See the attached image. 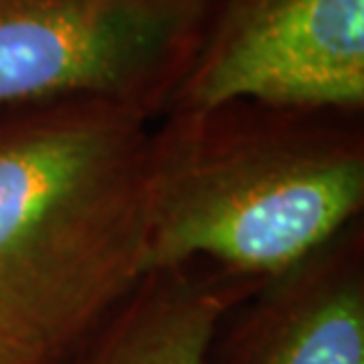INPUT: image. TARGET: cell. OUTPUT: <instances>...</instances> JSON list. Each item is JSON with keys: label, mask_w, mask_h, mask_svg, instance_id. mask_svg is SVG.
<instances>
[{"label": "cell", "mask_w": 364, "mask_h": 364, "mask_svg": "<svg viewBox=\"0 0 364 364\" xmlns=\"http://www.w3.org/2000/svg\"><path fill=\"white\" fill-rule=\"evenodd\" d=\"M210 364H364L362 218L237 305Z\"/></svg>", "instance_id": "5b68a950"}, {"label": "cell", "mask_w": 364, "mask_h": 364, "mask_svg": "<svg viewBox=\"0 0 364 364\" xmlns=\"http://www.w3.org/2000/svg\"><path fill=\"white\" fill-rule=\"evenodd\" d=\"M67 355L36 348L0 326V364H64Z\"/></svg>", "instance_id": "52a82bcc"}, {"label": "cell", "mask_w": 364, "mask_h": 364, "mask_svg": "<svg viewBox=\"0 0 364 364\" xmlns=\"http://www.w3.org/2000/svg\"><path fill=\"white\" fill-rule=\"evenodd\" d=\"M362 210L364 112L253 100L171 112L151 130L144 274L201 260L267 282Z\"/></svg>", "instance_id": "6da1fadb"}, {"label": "cell", "mask_w": 364, "mask_h": 364, "mask_svg": "<svg viewBox=\"0 0 364 364\" xmlns=\"http://www.w3.org/2000/svg\"><path fill=\"white\" fill-rule=\"evenodd\" d=\"M260 284L201 260L147 272L64 364H210L223 322Z\"/></svg>", "instance_id": "8992f818"}, {"label": "cell", "mask_w": 364, "mask_h": 364, "mask_svg": "<svg viewBox=\"0 0 364 364\" xmlns=\"http://www.w3.org/2000/svg\"><path fill=\"white\" fill-rule=\"evenodd\" d=\"M154 123L107 100L0 109V326L67 355L144 277Z\"/></svg>", "instance_id": "7a4b0ae2"}, {"label": "cell", "mask_w": 364, "mask_h": 364, "mask_svg": "<svg viewBox=\"0 0 364 364\" xmlns=\"http://www.w3.org/2000/svg\"><path fill=\"white\" fill-rule=\"evenodd\" d=\"M230 100L364 112V0H215L166 114Z\"/></svg>", "instance_id": "277c9868"}, {"label": "cell", "mask_w": 364, "mask_h": 364, "mask_svg": "<svg viewBox=\"0 0 364 364\" xmlns=\"http://www.w3.org/2000/svg\"><path fill=\"white\" fill-rule=\"evenodd\" d=\"M215 0H0V109L107 100L151 121L199 55Z\"/></svg>", "instance_id": "3957f363"}]
</instances>
